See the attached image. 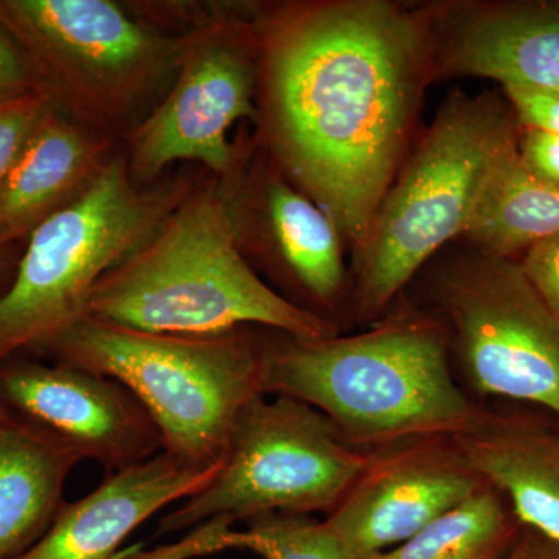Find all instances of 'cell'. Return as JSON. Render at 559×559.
<instances>
[{"instance_id": "obj_1", "label": "cell", "mask_w": 559, "mask_h": 559, "mask_svg": "<svg viewBox=\"0 0 559 559\" xmlns=\"http://www.w3.org/2000/svg\"><path fill=\"white\" fill-rule=\"evenodd\" d=\"M272 142L358 249L433 79V17L381 0L307 7L264 39Z\"/></svg>"}, {"instance_id": "obj_2", "label": "cell", "mask_w": 559, "mask_h": 559, "mask_svg": "<svg viewBox=\"0 0 559 559\" xmlns=\"http://www.w3.org/2000/svg\"><path fill=\"white\" fill-rule=\"evenodd\" d=\"M448 349L444 322L418 311L395 312L353 336L272 331L264 334V395L314 407L360 451L454 439L485 411L459 388Z\"/></svg>"}, {"instance_id": "obj_3", "label": "cell", "mask_w": 559, "mask_h": 559, "mask_svg": "<svg viewBox=\"0 0 559 559\" xmlns=\"http://www.w3.org/2000/svg\"><path fill=\"white\" fill-rule=\"evenodd\" d=\"M240 230L223 193H189L142 249L98 282L84 316L186 336L253 326L304 340L336 336L333 320L260 278L242 255Z\"/></svg>"}, {"instance_id": "obj_4", "label": "cell", "mask_w": 559, "mask_h": 559, "mask_svg": "<svg viewBox=\"0 0 559 559\" xmlns=\"http://www.w3.org/2000/svg\"><path fill=\"white\" fill-rule=\"evenodd\" d=\"M520 134L507 98L455 94L444 102L356 249L353 308L360 322L381 318L437 250L465 237L489 180L518 153Z\"/></svg>"}, {"instance_id": "obj_5", "label": "cell", "mask_w": 559, "mask_h": 559, "mask_svg": "<svg viewBox=\"0 0 559 559\" xmlns=\"http://www.w3.org/2000/svg\"><path fill=\"white\" fill-rule=\"evenodd\" d=\"M40 356L119 381L159 429L162 452L197 466L226 457L231 430L264 395V334L151 333L84 316Z\"/></svg>"}, {"instance_id": "obj_6", "label": "cell", "mask_w": 559, "mask_h": 559, "mask_svg": "<svg viewBox=\"0 0 559 559\" xmlns=\"http://www.w3.org/2000/svg\"><path fill=\"white\" fill-rule=\"evenodd\" d=\"M189 193L180 186L143 190L127 157H112L90 189L31 235L0 296V366L39 355L83 319L98 282L142 249Z\"/></svg>"}, {"instance_id": "obj_7", "label": "cell", "mask_w": 559, "mask_h": 559, "mask_svg": "<svg viewBox=\"0 0 559 559\" xmlns=\"http://www.w3.org/2000/svg\"><path fill=\"white\" fill-rule=\"evenodd\" d=\"M0 28L53 105L94 132L119 127L178 73L190 38L151 31L110 0H0Z\"/></svg>"}, {"instance_id": "obj_8", "label": "cell", "mask_w": 559, "mask_h": 559, "mask_svg": "<svg viewBox=\"0 0 559 559\" xmlns=\"http://www.w3.org/2000/svg\"><path fill=\"white\" fill-rule=\"evenodd\" d=\"M373 457L314 407L260 396L231 430L218 476L168 511L156 538L201 525L231 528L263 514H330Z\"/></svg>"}, {"instance_id": "obj_9", "label": "cell", "mask_w": 559, "mask_h": 559, "mask_svg": "<svg viewBox=\"0 0 559 559\" xmlns=\"http://www.w3.org/2000/svg\"><path fill=\"white\" fill-rule=\"evenodd\" d=\"M439 300L476 390L559 418V318L516 260L477 250L443 275Z\"/></svg>"}, {"instance_id": "obj_10", "label": "cell", "mask_w": 559, "mask_h": 559, "mask_svg": "<svg viewBox=\"0 0 559 559\" xmlns=\"http://www.w3.org/2000/svg\"><path fill=\"white\" fill-rule=\"evenodd\" d=\"M250 44L248 33L223 22L190 36L171 91L132 131L127 160L140 186L179 160L229 170L230 128L255 112Z\"/></svg>"}, {"instance_id": "obj_11", "label": "cell", "mask_w": 559, "mask_h": 559, "mask_svg": "<svg viewBox=\"0 0 559 559\" xmlns=\"http://www.w3.org/2000/svg\"><path fill=\"white\" fill-rule=\"evenodd\" d=\"M0 404L53 433L105 476L162 452L159 429L130 390L80 367L21 356L7 360L0 366Z\"/></svg>"}, {"instance_id": "obj_12", "label": "cell", "mask_w": 559, "mask_h": 559, "mask_svg": "<svg viewBox=\"0 0 559 559\" xmlns=\"http://www.w3.org/2000/svg\"><path fill=\"white\" fill-rule=\"evenodd\" d=\"M485 485L452 439L414 441L374 452L325 522L347 559H367L417 535Z\"/></svg>"}, {"instance_id": "obj_13", "label": "cell", "mask_w": 559, "mask_h": 559, "mask_svg": "<svg viewBox=\"0 0 559 559\" xmlns=\"http://www.w3.org/2000/svg\"><path fill=\"white\" fill-rule=\"evenodd\" d=\"M223 462L197 466L160 452L106 474L97 488L66 502L49 532L17 559H120L121 546L135 530L207 487Z\"/></svg>"}, {"instance_id": "obj_14", "label": "cell", "mask_w": 559, "mask_h": 559, "mask_svg": "<svg viewBox=\"0 0 559 559\" xmlns=\"http://www.w3.org/2000/svg\"><path fill=\"white\" fill-rule=\"evenodd\" d=\"M437 76H480L559 94V2L492 3L433 20Z\"/></svg>"}, {"instance_id": "obj_15", "label": "cell", "mask_w": 559, "mask_h": 559, "mask_svg": "<svg viewBox=\"0 0 559 559\" xmlns=\"http://www.w3.org/2000/svg\"><path fill=\"white\" fill-rule=\"evenodd\" d=\"M110 159L98 132L51 105L0 182V249L81 197Z\"/></svg>"}, {"instance_id": "obj_16", "label": "cell", "mask_w": 559, "mask_h": 559, "mask_svg": "<svg viewBox=\"0 0 559 559\" xmlns=\"http://www.w3.org/2000/svg\"><path fill=\"white\" fill-rule=\"evenodd\" d=\"M485 484L506 495L522 525L559 547V432L485 411L452 439Z\"/></svg>"}, {"instance_id": "obj_17", "label": "cell", "mask_w": 559, "mask_h": 559, "mask_svg": "<svg viewBox=\"0 0 559 559\" xmlns=\"http://www.w3.org/2000/svg\"><path fill=\"white\" fill-rule=\"evenodd\" d=\"M83 462L64 441L0 404V559H17L51 527Z\"/></svg>"}, {"instance_id": "obj_18", "label": "cell", "mask_w": 559, "mask_h": 559, "mask_svg": "<svg viewBox=\"0 0 559 559\" xmlns=\"http://www.w3.org/2000/svg\"><path fill=\"white\" fill-rule=\"evenodd\" d=\"M264 205L283 274L312 307L333 310L345 285L336 224L318 202L280 178L266 183Z\"/></svg>"}, {"instance_id": "obj_19", "label": "cell", "mask_w": 559, "mask_h": 559, "mask_svg": "<svg viewBox=\"0 0 559 559\" xmlns=\"http://www.w3.org/2000/svg\"><path fill=\"white\" fill-rule=\"evenodd\" d=\"M557 234L559 187L535 178L518 151L489 180L465 237L480 252L513 259Z\"/></svg>"}, {"instance_id": "obj_20", "label": "cell", "mask_w": 559, "mask_h": 559, "mask_svg": "<svg viewBox=\"0 0 559 559\" xmlns=\"http://www.w3.org/2000/svg\"><path fill=\"white\" fill-rule=\"evenodd\" d=\"M516 538L502 495L487 484L417 535L367 559H502Z\"/></svg>"}, {"instance_id": "obj_21", "label": "cell", "mask_w": 559, "mask_h": 559, "mask_svg": "<svg viewBox=\"0 0 559 559\" xmlns=\"http://www.w3.org/2000/svg\"><path fill=\"white\" fill-rule=\"evenodd\" d=\"M167 547V559H187L227 549L250 550L264 559H347L325 521L307 514H263L245 530L198 527Z\"/></svg>"}, {"instance_id": "obj_22", "label": "cell", "mask_w": 559, "mask_h": 559, "mask_svg": "<svg viewBox=\"0 0 559 559\" xmlns=\"http://www.w3.org/2000/svg\"><path fill=\"white\" fill-rule=\"evenodd\" d=\"M53 100L44 87L0 102V182Z\"/></svg>"}, {"instance_id": "obj_23", "label": "cell", "mask_w": 559, "mask_h": 559, "mask_svg": "<svg viewBox=\"0 0 559 559\" xmlns=\"http://www.w3.org/2000/svg\"><path fill=\"white\" fill-rule=\"evenodd\" d=\"M518 264L533 289L559 318V234L530 246Z\"/></svg>"}, {"instance_id": "obj_24", "label": "cell", "mask_w": 559, "mask_h": 559, "mask_svg": "<svg viewBox=\"0 0 559 559\" xmlns=\"http://www.w3.org/2000/svg\"><path fill=\"white\" fill-rule=\"evenodd\" d=\"M502 90L521 128L559 135L558 92L530 86H502Z\"/></svg>"}, {"instance_id": "obj_25", "label": "cell", "mask_w": 559, "mask_h": 559, "mask_svg": "<svg viewBox=\"0 0 559 559\" xmlns=\"http://www.w3.org/2000/svg\"><path fill=\"white\" fill-rule=\"evenodd\" d=\"M520 159L535 178L559 187V135L521 128Z\"/></svg>"}, {"instance_id": "obj_26", "label": "cell", "mask_w": 559, "mask_h": 559, "mask_svg": "<svg viewBox=\"0 0 559 559\" xmlns=\"http://www.w3.org/2000/svg\"><path fill=\"white\" fill-rule=\"evenodd\" d=\"M35 73L16 44L0 28V102L38 90Z\"/></svg>"}, {"instance_id": "obj_27", "label": "cell", "mask_w": 559, "mask_h": 559, "mask_svg": "<svg viewBox=\"0 0 559 559\" xmlns=\"http://www.w3.org/2000/svg\"><path fill=\"white\" fill-rule=\"evenodd\" d=\"M502 559H559V547L528 530L525 535L518 536Z\"/></svg>"}, {"instance_id": "obj_28", "label": "cell", "mask_w": 559, "mask_h": 559, "mask_svg": "<svg viewBox=\"0 0 559 559\" xmlns=\"http://www.w3.org/2000/svg\"><path fill=\"white\" fill-rule=\"evenodd\" d=\"M5 293V288H3V270L2 264H0V296Z\"/></svg>"}, {"instance_id": "obj_29", "label": "cell", "mask_w": 559, "mask_h": 559, "mask_svg": "<svg viewBox=\"0 0 559 559\" xmlns=\"http://www.w3.org/2000/svg\"><path fill=\"white\" fill-rule=\"evenodd\" d=\"M124 551V550H123ZM121 557H123V555H121ZM121 559V558H120Z\"/></svg>"}]
</instances>
